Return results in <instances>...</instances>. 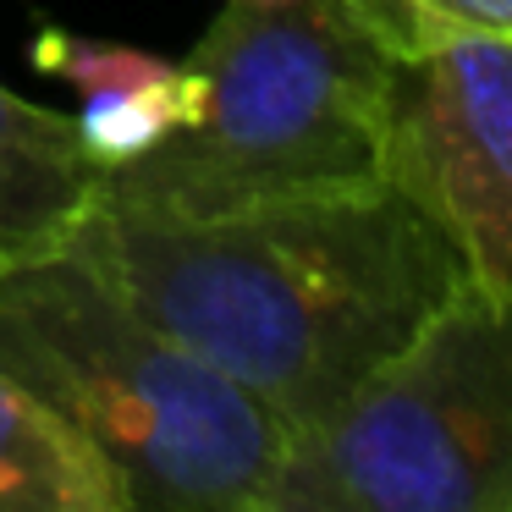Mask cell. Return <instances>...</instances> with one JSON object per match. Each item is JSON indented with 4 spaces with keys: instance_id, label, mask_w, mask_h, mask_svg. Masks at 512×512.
<instances>
[{
    "instance_id": "cell-10",
    "label": "cell",
    "mask_w": 512,
    "mask_h": 512,
    "mask_svg": "<svg viewBox=\"0 0 512 512\" xmlns=\"http://www.w3.org/2000/svg\"><path fill=\"white\" fill-rule=\"evenodd\" d=\"M248 6H287V0H248Z\"/></svg>"
},
{
    "instance_id": "cell-3",
    "label": "cell",
    "mask_w": 512,
    "mask_h": 512,
    "mask_svg": "<svg viewBox=\"0 0 512 512\" xmlns=\"http://www.w3.org/2000/svg\"><path fill=\"white\" fill-rule=\"evenodd\" d=\"M188 67L204 78L199 116L105 166L100 199L160 215H232L380 182L397 61L347 0H226Z\"/></svg>"
},
{
    "instance_id": "cell-9",
    "label": "cell",
    "mask_w": 512,
    "mask_h": 512,
    "mask_svg": "<svg viewBox=\"0 0 512 512\" xmlns=\"http://www.w3.org/2000/svg\"><path fill=\"white\" fill-rule=\"evenodd\" d=\"M391 61L446 39H512V0H347Z\"/></svg>"
},
{
    "instance_id": "cell-4",
    "label": "cell",
    "mask_w": 512,
    "mask_h": 512,
    "mask_svg": "<svg viewBox=\"0 0 512 512\" xmlns=\"http://www.w3.org/2000/svg\"><path fill=\"white\" fill-rule=\"evenodd\" d=\"M259 512H512V298L463 281L380 375L292 435Z\"/></svg>"
},
{
    "instance_id": "cell-2",
    "label": "cell",
    "mask_w": 512,
    "mask_h": 512,
    "mask_svg": "<svg viewBox=\"0 0 512 512\" xmlns=\"http://www.w3.org/2000/svg\"><path fill=\"white\" fill-rule=\"evenodd\" d=\"M0 369L116 468L133 512H259L292 441L67 248L0 265Z\"/></svg>"
},
{
    "instance_id": "cell-7",
    "label": "cell",
    "mask_w": 512,
    "mask_h": 512,
    "mask_svg": "<svg viewBox=\"0 0 512 512\" xmlns=\"http://www.w3.org/2000/svg\"><path fill=\"white\" fill-rule=\"evenodd\" d=\"M105 166L83 144L78 116L23 100L0 83V265H28L78 232L100 199Z\"/></svg>"
},
{
    "instance_id": "cell-1",
    "label": "cell",
    "mask_w": 512,
    "mask_h": 512,
    "mask_svg": "<svg viewBox=\"0 0 512 512\" xmlns=\"http://www.w3.org/2000/svg\"><path fill=\"white\" fill-rule=\"evenodd\" d=\"M67 254L259 397L287 435L331 419L463 287L452 243L386 177L232 215L94 199Z\"/></svg>"
},
{
    "instance_id": "cell-5",
    "label": "cell",
    "mask_w": 512,
    "mask_h": 512,
    "mask_svg": "<svg viewBox=\"0 0 512 512\" xmlns=\"http://www.w3.org/2000/svg\"><path fill=\"white\" fill-rule=\"evenodd\" d=\"M380 177L452 243L468 287L512 298V39H446L391 67Z\"/></svg>"
},
{
    "instance_id": "cell-8",
    "label": "cell",
    "mask_w": 512,
    "mask_h": 512,
    "mask_svg": "<svg viewBox=\"0 0 512 512\" xmlns=\"http://www.w3.org/2000/svg\"><path fill=\"white\" fill-rule=\"evenodd\" d=\"M0 512H133L116 468L0 369Z\"/></svg>"
},
{
    "instance_id": "cell-6",
    "label": "cell",
    "mask_w": 512,
    "mask_h": 512,
    "mask_svg": "<svg viewBox=\"0 0 512 512\" xmlns=\"http://www.w3.org/2000/svg\"><path fill=\"white\" fill-rule=\"evenodd\" d=\"M34 67L78 89V133L100 166H122L155 149L204 105V78L188 61H166L133 45L72 34V28H39Z\"/></svg>"
}]
</instances>
